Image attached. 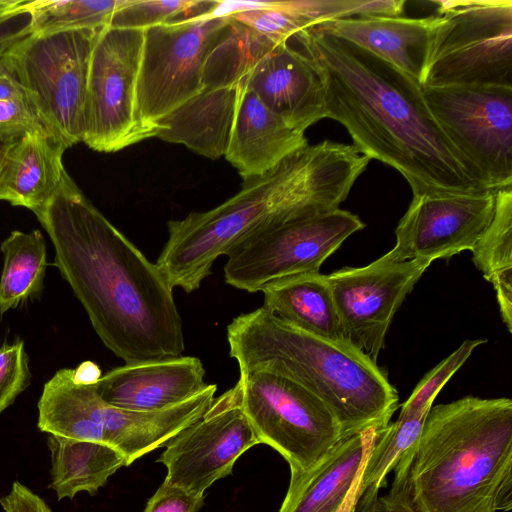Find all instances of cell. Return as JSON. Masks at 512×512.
<instances>
[{"label":"cell","mask_w":512,"mask_h":512,"mask_svg":"<svg viewBox=\"0 0 512 512\" xmlns=\"http://www.w3.org/2000/svg\"><path fill=\"white\" fill-rule=\"evenodd\" d=\"M35 215L52 241L56 266L109 350L125 364L182 355L172 286L67 172Z\"/></svg>","instance_id":"1"},{"label":"cell","mask_w":512,"mask_h":512,"mask_svg":"<svg viewBox=\"0 0 512 512\" xmlns=\"http://www.w3.org/2000/svg\"><path fill=\"white\" fill-rule=\"evenodd\" d=\"M285 43L316 67L326 118L341 123L363 155L396 169L413 195L488 190L440 128L417 79L316 26Z\"/></svg>","instance_id":"2"},{"label":"cell","mask_w":512,"mask_h":512,"mask_svg":"<svg viewBox=\"0 0 512 512\" xmlns=\"http://www.w3.org/2000/svg\"><path fill=\"white\" fill-rule=\"evenodd\" d=\"M370 158L354 145L325 139L305 145L262 176L243 181L222 204L167 223L156 262L169 284L197 290L219 256L273 226L334 211Z\"/></svg>","instance_id":"3"},{"label":"cell","mask_w":512,"mask_h":512,"mask_svg":"<svg viewBox=\"0 0 512 512\" xmlns=\"http://www.w3.org/2000/svg\"><path fill=\"white\" fill-rule=\"evenodd\" d=\"M419 512L512 509V400L465 396L432 406L413 447Z\"/></svg>","instance_id":"4"},{"label":"cell","mask_w":512,"mask_h":512,"mask_svg":"<svg viewBox=\"0 0 512 512\" xmlns=\"http://www.w3.org/2000/svg\"><path fill=\"white\" fill-rule=\"evenodd\" d=\"M227 341L240 372L283 375L323 401L343 439L384 428L399 406L386 373L360 349L299 330L263 307L235 317Z\"/></svg>","instance_id":"5"},{"label":"cell","mask_w":512,"mask_h":512,"mask_svg":"<svg viewBox=\"0 0 512 512\" xmlns=\"http://www.w3.org/2000/svg\"><path fill=\"white\" fill-rule=\"evenodd\" d=\"M423 88H512V0L435 1Z\"/></svg>","instance_id":"6"},{"label":"cell","mask_w":512,"mask_h":512,"mask_svg":"<svg viewBox=\"0 0 512 512\" xmlns=\"http://www.w3.org/2000/svg\"><path fill=\"white\" fill-rule=\"evenodd\" d=\"M102 29L34 32L4 54L44 125L66 148L82 142L91 54Z\"/></svg>","instance_id":"7"},{"label":"cell","mask_w":512,"mask_h":512,"mask_svg":"<svg viewBox=\"0 0 512 512\" xmlns=\"http://www.w3.org/2000/svg\"><path fill=\"white\" fill-rule=\"evenodd\" d=\"M236 386L260 443L286 459L291 477L310 471L343 440L331 410L290 378L253 370L240 372Z\"/></svg>","instance_id":"8"},{"label":"cell","mask_w":512,"mask_h":512,"mask_svg":"<svg viewBox=\"0 0 512 512\" xmlns=\"http://www.w3.org/2000/svg\"><path fill=\"white\" fill-rule=\"evenodd\" d=\"M229 16L204 15L144 30L137 82V116L149 138L159 122L204 89L207 56Z\"/></svg>","instance_id":"9"},{"label":"cell","mask_w":512,"mask_h":512,"mask_svg":"<svg viewBox=\"0 0 512 512\" xmlns=\"http://www.w3.org/2000/svg\"><path fill=\"white\" fill-rule=\"evenodd\" d=\"M440 128L488 190L512 186V88H423Z\"/></svg>","instance_id":"10"},{"label":"cell","mask_w":512,"mask_h":512,"mask_svg":"<svg viewBox=\"0 0 512 512\" xmlns=\"http://www.w3.org/2000/svg\"><path fill=\"white\" fill-rule=\"evenodd\" d=\"M364 227L357 215L340 208L273 226L226 255L225 282L256 293L276 279L319 271L349 236Z\"/></svg>","instance_id":"11"},{"label":"cell","mask_w":512,"mask_h":512,"mask_svg":"<svg viewBox=\"0 0 512 512\" xmlns=\"http://www.w3.org/2000/svg\"><path fill=\"white\" fill-rule=\"evenodd\" d=\"M144 30L102 29L91 54L83 138L98 152H116L149 138L137 116Z\"/></svg>","instance_id":"12"},{"label":"cell","mask_w":512,"mask_h":512,"mask_svg":"<svg viewBox=\"0 0 512 512\" xmlns=\"http://www.w3.org/2000/svg\"><path fill=\"white\" fill-rule=\"evenodd\" d=\"M430 264L383 255L366 266L328 274L344 339L377 362L395 313Z\"/></svg>","instance_id":"13"},{"label":"cell","mask_w":512,"mask_h":512,"mask_svg":"<svg viewBox=\"0 0 512 512\" xmlns=\"http://www.w3.org/2000/svg\"><path fill=\"white\" fill-rule=\"evenodd\" d=\"M259 443L235 385L215 397L199 419L172 437L158 462L167 468L164 481L204 496L216 480L231 473L245 451Z\"/></svg>","instance_id":"14"},{"label":"cell","mask_w":512,"mask_h":512,"mask_svg":"<svg viewBox=\"0 0 512 512\" xmlns=\"http://www.w3.org/2000/svg\"><path fill=\"white\" fill-rule=\"evenodd\" d=\"M495 191L413 195L395 229V246L384 255L393 261L432 263L471 251L492 219Z\"/></svg>","instance_id":"15"},{"label":"cell","mask_w":512,"mask_h":512,"mask_svg":"<svg viewBox=\"0 0 512 512\" xmlns=\"http://www.w3.org/2000/svg\"><path fill=\"white\" fill-rule=\"evenodd\" d=\"M200 359L178 356L114 368L94 384L106 403L134 411H158L175 406L205 386Z\"/></svg>","instance_id":"16"},{"label":"cell","mask_w":512,"mask_h":512,"mask_svg":"<svg viewBox=\"0 0 512 512\" xmlns=\"http://www.w3.org/2000/svg\"><path fill=\"white\" fill-rule=\"evenodd\" d=\"M243 80L267 108L300 132L326 118L324 86L316 67L286 43L265 56Z\"/></svg>","instance_id":"17"},{"label":"cell","mask_w":512,"mask_h":512,"mask_svg":"<svg viewBox=\"0 0 512 512\" xmlns=\"http://www.w3.org/2000/svg\"><path fill=\"white\" fill-rule=\"evenodd\" d=\"M238 102L225 158L243 180L262 176L307 145L305 133L290 127L246 86Z\"/></svg>","instance_id":"18"},{"label":"cell","mask_w":512,"mask_h":512,"mask_svg":"<svg viewBox=\"0 0 512 512\" xmlns=\"http://www.w3.org/2000/svg\"><path fill=\"white\" fill-rule=\"evenodd\" d=\"M66 146L48 132L34 130L0 144V200L36 214L60 186Z\"/></svg>","instance_id":"19"},{"label":"cell","mask_w":512,"mask_h":512,"mask_svg":"<svg viewBox=\"0 0 512 512\" xmlns=\"http://www.w3.org/2000/svg\"><path fill=\"white\" fill-rule=\"evenodd\" d=\"M392 8L388 0L219 1L213 15L230 16L279 45L330 20L387 15Z\"/></svg>","instance_id":"20"},{"label":"cell","mask_w":512,"mask_h":512,"mask_svg":"<svg viewBox=\"0 0 512 512\" xmlns=\"http://www.w3.org/2000/svg\"><path fill=\"white\" fill-rule=\"evenodd\" d=\"M380 430L341 440L310 471L290 477L279 512H342L353 498L362 467Z\"/></svg>","instance_id":"21"},{"label":"cell","mask_w":512,"mask_h":512,"mask_svg":"<svg viewBox=\"0 0 512 512\" xmlns=\"http://www.w3.org/2000/svg\"><path fill=\"white\" fill-rule=\"evenodd\" d=\"M431 26L432 15H365L334 19L316 27L372 53L421 83Z\"/></svg>","instance_id":"22"},{"label":"cell","mask_w":512,"mask_h":512,"mask_svg":"<svg viewBox=\"0 0 512 512\" xmlns=\"http://www.w3.org/2000/svg\"><path fill=\"white\" fill-rule=\"evenodd\" d=\"M239 89L205 88L158 124L156 137L183 144L193 152L216 160L228 148L234 122Z\"/></svg>","instance_id":"23"},{"label":"cell","mask_w":512,"mask_h":512,"mask_svg":"<svg viewBox=\"0 0 512 512\" xmlns=\"http://www.w3.org/2000/svg\"><path fill=\"white\" fill-rule=\"evenodd\" d=\"M263 308L306 333L343 340L327 275L320 271L276 279L262 289Z\"/></svg>","instance_id":"24"},{"label":"cell","mask_w":512,"mask_h":512,"mask_svg":"<svg viewBox=\"0 0 512 512\" xmlns=\"http://www.w3.org/2000/svg\"><path fill=\"white\" fill-rule=\"evenodd\" d=\"M51 453V486L59 500L78 492L94 494L119 468L124 456L113 447L94 441L56 435L48 438Z\"/></svg>","instance_id":"25"},{"label":"cell","mask_w":512,"mask_h":512,"mask_svg":"<svg viewBox=\"0 0 512 512\" xmlns=\"http://www.w3.org/2000/svg\"><path fill=\"white\" fill-rule=\"evenodd\" d=\"M277 46L255 29L229 16L228 24L207 56L204 87H237Z\"/></svg>","instance_id":"26"},{"label":"cell","mask_w":512,"mask_h":512,"mask_svg":"<svg viewBox=\"0 0 512 512\" xmlns=\"http://www.w3.org/2000/svg\"><path fill=\"white\" fill-rule=\"evenodd\" d=\"M4 267L0 278V314L38 295L46 270V245L40 230H19L1 243Z\"/></svg>","instance_id":"27"},{"label":"cell","mask_w":512,"mask_h":512,"mask_svg":"<svg viewBox=\"0 0 512 512\" xmlns=\"http://www.w3.org/2000/svg\"><path fill=\"white\" fill-rule=\"evenodd\" d=\"M427 413L398 418L379 431L353 493L355 512H369L372 508L380 488L386 484L387 474L418 440Z\"/></svg>","instance_id":"28"},{"label":"cell","mask_w":512,"mask_h":512,"mask_svg":"<svg viewBox=\"0 0 512 512\" xmlns=\"http://www.w3.org/2000/svg\"><path fill=\"white\" fill-rule=\"evenodd\" d=\"M123 0H37L26 1L32 15V33L67 29H102Z\"/></svg>","instance_id":"29"},{"label":"cell","mask_w":512,"mask_h":512,"mask_svg":"<svg viewBox=\"0 0 512 512\" xmlns=\"http://www.w3.org/2000/svg\"><path fill=\"white\" fill-rule=\"evenodd\" d=\"M471 252L474 265L488 281L512 268V186L495 191L492 219Z\"/></svg>","instance_id":"30"},{"label":"cell","mask_w":512,"mask_h":512,"mask_svg":"<svg viewBox=\"0 0 512 512\" xmlns=\"http://www.w3.org/2000/svg\"><path fill=\"white\" fill-rule=\"evenodd\" d=\"M214 0H123L114 12L110 27L148 29L151 27L213 14Z\"/></svg>","instance_id":"31"},{"label":"cell","mask_w":512,"mask_h":512,"mask_svg":"<svg viewBox=\"0 0 512 512\" xmlns=\"http://www.w3.org/2000/svg\"><path fill=\"white\" fill-rule=\"evenodd\" d=\"M34 130L50 133L10 60L3 55L0 57V144Z\"/></svg>","instance_id":"32"},{"label":"cell","mask_w":512,"mask_h":512,"mask_svg":"<svg viewBox=\"0 0 512 512\" xmlns=\"http://www.w3.org/2000/svg\"><path fill=\"white\" fill-rule=\"evenodd\" d=\"M485 342V339L466 340L437 364L421 379L410 397L401 405L398 418H410L427 413L443 386L466 362L475 348Z\"/></svg>","instance_id":"33"},{"label":"cell","mask_w":512,"mask_h":512,"mask_svg":"<svg viewBox=\"0 0 512 512\" xmlns=\"http://www.w3.org/2000/svg\"><path fill=\"white\" fill-rule=\"evenodd\" d=\"M28 357L19 340L0 348V413L10 406L29 383Z\"/></svg>","instance_id":"34"},{"label":"cell","mask_w":512,"mask_h":512,"mask_svg":"<svg viewBox=\"0 0 512 512\" xmlns=\"http://www.w3.org/2000/svg\"><path fill=\"white\" fill-rule=\"evenodd\" d=\"M413 446L405 451L394 467V480L389 492L376 499L369 512H419L410 495L409 470Z\"/></svg>","instance_id":"35"},{"label":"cell","mask_w":512,"mask_h":512,"mask_svg":"<svg viewBox=\"0 0 512 512\" xmlns=\"http://www.w3.org/2000/svg\"><path fill=\"white\" fill-rule=\"evenodd\" d=\"M204 496L164 481L147 502L144 512H197Z\"/></svg>","instance_id":"36"},{"label":"cell","mask_w":512,"mask_h":512,"mask_svg":"<svg viewBox=\"0 0 512 512\" xmlns=\"http://www.w3.org/2000/svg\"><path fill=\"white\" fill-rule=\"evenodd\" d=\"M20 1L14 8L0 12V57L14 44L32 33V15Z\"/></svg>","instance_id":"37"},{"label":"cell","mask_w":512,"mask_h":512,"mask_svg":"<svg viewBox=\"0 0 512 512\" xmlns=\"http://www.w3.org/2000/svg\"><path fill=\"white\" fill-rule=\"evenodd\" d=\"M0 504L4 512H52L42 498L20 482L12 484Z\"/></svg>","instance_id":"38"},{"label":"cell","mask_w":512,"mask_h":512,"mask_svg":"<svg viewBox=\"0 0 512 512\" xmlns=\"http://www.w3.org/2000/svg\"><path fill=\"white\" fill-rule=\"evenodd\" d=\"M496 292L502 320L512 332V268L497 273L489 281Z\"/></svg>","instance_id":"39"},{"label":"cell","mask_w":512,"mask_h":512,"mask_svg":"<svg viewBox=\"0 0 512 512\" xmlns=\"http://www.w3.org/2000/svg\"><path fill=\"white\" fill-rule=\"evenodd\" d=\"M101 369L92 361L82 362L73 369V378L76 382L85 385H94L101 378Z\"/></svg>","instance_id":"40"}]
</instances>
